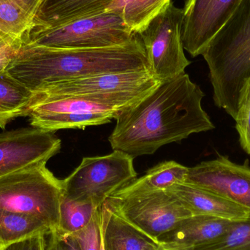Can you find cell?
Instances as JSON below:
<instances>
[{"mask_svg":"<svg viewBox=\"0 0 250 250\" xmlns=\"http://www.w3.org/2000/svg\"><path fill=\"white\" fill-rule=\"evenodd\" d=\"M24 36L6 35L0 40V75L5 73L24 44Z\"/></svg>","mask_w":250,"mask_h":250,"instance_id":"28","label":"cell"},{"mask_svg":"<svg viewBox=\"0 0 250 250\" xmlns=\"http://www.w3.org/2000/svg\"><path fill=\"white\" fill-rule=\"evenodd\" d=\"M140 71L151 72L138 37L126 45L96 49L49 48L24 42L5 73L37 93L67 81Z\"/></svg>","mask_w":250,"mask_h":250,"instance_id":"2","label":"cell"},{"mask_svg":"<svg viewBox=\"0 0 250 250\" xmlns=\"http://www.w3.org/2000/svg\"><path fill=\"white\" fill-rule=\"evenodd\" d=\"M73 236L79 242L82 250H104L101 207L98 208L90 223Z\"/></svg>","mask_w":250,"mask_h":250,"instance_id":"27","label":"cell"},{"mask_svg":"<svg viewBox=\"0 0 250 250\" xmlns=\"http://www.w3.org/2000/svg\"><path fill=\"white\" fill-rule=\"evenodd\" d=\"M5 36H6L5 35H4V34L1 33V32H0V40H1V38H4V37H5Z\"/></svg>","mask_w":250,"mask_h":250,"instance_id":"32","label":"cell"},{"mask_svg":"<svg viewBox=\"0 0 250 250\" xmlns=\"http://www.w3.org/2000/svg\"><path fill=\"white\" fill-rule=\"evenodd\" d=\"M35 93L7 73L0 75V128L11 120L29 116Z\"/></svg>","mask_w":250,"mask_h":250,"instance_id":"17","label":"cell"},{"mask_svg":"<svg viewBox=\"0 0 250 250\" xmlns=\"http://www.w3.org/2000/svg\"><path fill=\"white\" fill-rule=\"evenodd\" d=\"M99 208L92 203L74 201L62 195L60 202L59 230L74 235L90 223Z\"/></svg>","mask_w":250,"mask_h":250,"instance_id":"24","label":"cell"},{"mask_svg":"<svg viewBox=\"0 0 250 250\" xmlns=\"http://www.w3.org/2000/svg\"><path fill=\"white\" fill-rule=\"evenodd\" d=\"M41 0H0V32L23 37L30 30Z\"/></svg>","mask_w":250,"mask_h":250,"instance_id":"21","label":"cell"},{"mask_svg":"<svg viewBox=\"0 0 250 250\" xmlns=\"http://www.w3.org/2000/svg\"><path fill=\"white\" fill-rule=\"evenodd\" d=\"M204 93L186 73L160 83L117 114L108 138L113 149L132 158L152 154L170 143L214 129L202 108Z\"/></svg>","mask_w":250,"mask_h":250,"instance_id":"1","label":"cell"},{"mask_svg":"<svg viewBox=\"0 0 250 250\" xmlns=\"http://www.w3.org/2000/svg\"><path fill=\"white\" fill-rule=\"evenodd\" d=\"M52 230L35 217L0 209V250Z\"/></svg>","mask_w":250,"mask_h":250,"instance_id":"19","label":"cell"},{"mask_svg":"<svg viewBox=\"0 0 250 250\" xmlns=\"http://www.w3.org/2000/svg\"><path fill=\"white\" fill-rule=\"evenodd\" d=\"M157 250H182L178 249V248H173V247L169 246V245H163V244H160L159 245L158 248Z\"/></svg>","mask_w":250,"mask_h":250,"instance_id":"31","label":"cell"},{"mask_svg":"<svg viewBox=\"0 0 250 250\" xmlns=\"http://www.w3.org/2000/svg\"><path fill=\"white\" fill-rule=\"evenodd\" d=\"M62 180L46 167L32 166L0 177V209L35 217L52 231L60 229Z\"/></svg>","mask_w":250,"mask_h":250,"instance_id":"4","label":"cell"},{"mask_svg":"<svg viewBox=\"0 0 250 250\" xmlns=\"http://www.w3.org/2000/svg\"><path fill=\"white\" fill-rule=\"evenodd\" d=\"M172 0H114L107 12L119 15L134 33L141 32Z\"/></svg>","mask_w":250,"mask_h":250,"instance_id":"20","label":"cell"},{"mask_svg":"<svg viewBox=\"0 0 250 250\" xmlns=\"http://www.w3.org/2000/svg\"><path fill=\"white\" fill-rule=\"evenodd\" d=\"M61 141L51 132L24 127L0 133V177L21 169L46 164L60 151Z\"/></svg>","mask_w":250,"mask_h":250,"instance_id":"10","label":"cell"},{"mask_svg":"<svg viewBox=\"0 0 250 250\" xmlns=\"http://www.w3.org/2000/svg\"></svg>","mask_w":250,"mask_h":250,"instance_id":"33","label":"cell"},{"mask_svg":"<svg viewBox=\"0 0 250 250\" xmlns=\"http://www.w3.org/2000/svg\"><path fill=\"white\" fill-rule=\"evenodd\" d=\"M188 208L192 215H208L235 221L250 217L247 207L204 188L181 183L168 189Z\"/></svg>","mask_w":250,"mask_h":250,"instance_id":"13","label":"cell"},{"mask_svg":"<svg viewBox=\"0 0 250 250\" xmlns=\"http://www.w3.org/2000/svg\"><path fill=\"white\" fill-rule=\"evenodd\" d=\"M101 112L117 117L120 111L98 101L83 97L57 98L37 102L32 105L30 114H49L58 113ZM114 119V120H115Z\"/></svg>","mask_w":250,"mask_h":250,"instance_id":"23","label":"cell"},{"mask_svg":"<svg viewBox=\"0 0 250 250\" xmlns=\"http://www.w3.org/2000/svg\"><path fill=\"white\" fill-rule=\"evenodd\" d=\"M184 9L170 3L141 32L139 37L151 74L160 82L185 73L190 64L182 41Z\"/></svg>","mask_w":250,"mask_h":250,"instance_id":"9","label":"cell"},{"mask_svg":"<svg viewBox=\"0 0 250 250\" xmlns=\"http://www.w3.org/2000/svg\"><path fill=\"white\" fill-rule=\"evenodd\" d=\"M209 69L216 105L233 120L241 91L250 79V0H243L202 54Z\"/></svg>","mask_w":250,"mask_h":250,"instance_id":"3","label":"cell"},{"mask_svg":"<svg viewBox=\"0 0 250 250\" xmlns=\"http://www.w3.org/2000/svg\"><path fill=\"white\" fill-rule=\"evenodd\" d=\"M160 82L149 71L98 75L48 86L35 93L33 105L48 100L83 97L121 111L146 96Z\"/></svg>","mask_w":250,"mask_h":250,"instance_id":"6","label":"cell"},{"mask_svg":"<svg viewBox=\"0 0 250 250\" xmlns=\"http://www.w3.org/2000/svg\"><path fill=\"white\" fill-rule=\"evenodd\" d=\"M188 168L174 161L163 162L116 192L126 194L168 190L175 185L185 182Z\"/></svg>","mask_w":250,"mask_h":250,"instance_id":"18","label":"cell"},{"mask_svg":"<svg viewBox=\"0 0 250 250\" xmlns=\"http://www.w3.org/2000/svg\"><path fill=\"white\" fill-rule=\"evenodd\" d=\"M133 160L117 150L105 156L84 157L79 167L62 180L63 195L102 207L109 197L136 179Z\"/></svg>","mask_w":250,"mask_h":250,"instance_id":"7","label":"cell"},{"mask_svg":"<svg viewBox=\"0 0 250 250\" xmlns=\"http://www.w3.org/2000/svg\"><path fill=\"white\" fill-rule=\"evenodd\" d=\"M232 221L208 215H191L158 239L159 244L191 250L212 243L223 236Z\"/></svg>","mask_w":250,"mask_h":250,"instance_id":"14","label":"cell"},{"mask_svg":"<svg viewBox=\"0 0 250 250\" xmlns=\"http://www.w3.org/2000/svg\"><path fill=\"white\" fill-rule=\"evenodd\" d=\"M30 124L33 127L54 132L62 129H83L109 123L115 117L101 112L58 113L30 114Z\"/></svg>","mask_w":250,"mask_h":250,"instance_id":"22","label":"cell"},{"mask_svg":"<svg viewBox=\"0 0 250 250\" xmlns=\"http://www.w3.org/2000/svg\"><path fill=\"white\" fill-rule=\"evenodd\" d=\"M105 203L120 217L157 242L162 236L192 215L169 190L115 192Z\"/></svg>","mask_w":250,"mask_h":250,"instance_id":"8","label":"cell"},{"mask_svg":"<svg viewBox=\"0 0 250 250\" xmlns=\"http://www.w3.org/2000/svg\"><path fill=\"white\" fill-rule=\"evenodd\" d=\"M104 250H157L160 244L134 227L105 203L101 207Z\"/></svg>","mask_w":250,"mask_h":250,"instance_id":"16","label":"cell"},{"mask_svg":"<svg viewBox=\"0 0 250 250\" xmlns=\"http://www.w3.org/2000/svg\"><path fill=\"white\" fill-rule=\"evenodd\" d=\"M45 250H82L73 235L56 230L45 236Z\"/></svg>","mask_w":250,"mask_h":250,"instance_id":"29","label":"cell"},{"mask_svg":"<svg viewBox=\"0 0 250 250\" xmlns=\"http://www.w3.org/2000/svg\"><path fill=\"white\" fill-rule=\"evenodd\" d=\"M138 38L119 15L107 11L53 27H33L24 36L26 43L67 49L111 48Z\"/></svg>","mask_w":250,"mask_h":250,"instance_id":"5","label":"cell"},{"mask_svg":"<svg viewBox=\"0 0 250 250\" xmlns=\"http://www.w3.org/2000/svg\"><path fill=\"white\" fill-rule=\"evenodd\" d=\"M191 250H250V217L232 221L227 231L218 239Z\"/></svg>","mask_w":250,"mask_h":250,"instance_id":"25","label":"cell"},{"mask_svg":"<svg viewBox=\"0 0 250 250\" xmlns=\"http://www.w3.org/2000/svg\"><path fill=\"white\" fill-rule=\"evenodd\" d=\"M185 183L220 194L250 211V167L230 161L227 156L188 168Z\"/></svg>","mask_w":250,"mask_h":250,"instance_id":"12","label":"cell"},{"mask_svg":"<svg viewBox=\"0 0 250 250\" xmlns=\"http://www.w3.org/2000/svg\"><path fill=\"white\" fill-rule=\"evenodd\" d=\"M113 1L41 0L32 28L53 27L96 16L106 11Z\"/></svg>","mask_w":250,"mask_h":250,"instance_id":"15","label":"cell"},{"mask_svg":"<svg viewBox=\"0 0 250 250\" xmlns=\"http://www.w3.org/2000/svg\"><path fill=\"white\" fill-rule=\"evenodd\" d=\"M1 250H45V235H39Z\"/></svg>","mask_w":250,"mask_h":250,"instance_id":"30","label":"cell"},{"mask_svg":"<svg viewBox=\"0 0 250 250\" xmlns=\"http://www.w3.org/2000/svg\"><path fill=\"white\" fill-rule=\"evenodd\" d=\"M235 120L241 146L250 155V79L247 81L241 91Z\"/></svg>","mask_w":250,"mask_h":250,"instance_id":"26","label":"cell"},{"mask_svg":"<svg viewBox=\"0 0 250 250\" xmlns=\"http://www.w3.org/2000/svg\"><path fill=\"white\" fill-rule=\"evenodd\" d=\"M243 0H186L182 41L192 57L202 55L211 38L231 17Z\"/></svg>","mask_w":250,"mask_h":250,"instance_id":"11","label":"cell"}]
</instances>
